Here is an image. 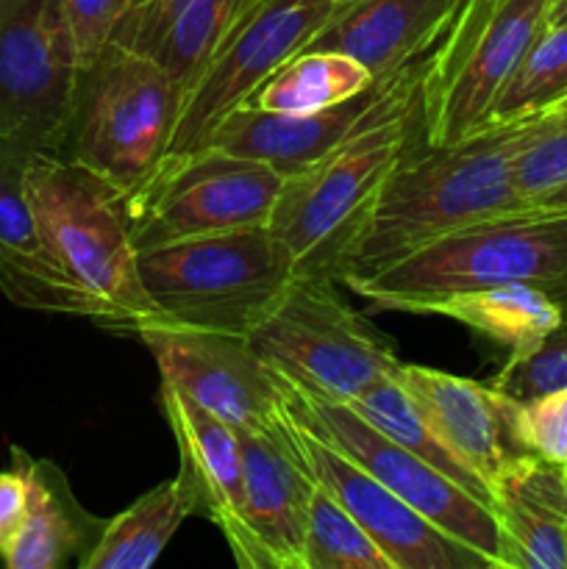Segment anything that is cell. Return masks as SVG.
<instances>
[{
  "mask_svg": "<svg viewBox=\"0 0 567 569\" xmlns=\"http://www.w3.org/2000/svg\"><path fill=\"white\" fill-rule=\"evenodd\" d=\"M284 187L281 172L206 144L192 153H167L126 198L137 250L267 228Z\"/></svg>",
  "mask_w": 567,
  "mask_h": 569,
  "instance_id": "9c48e42d",
  "label": "cell"
},
{
  "mask_svg": "<svg viewBox=\"0 0 567 569\" xmlns=\"http://www.w3.org/2000/svg\"><path fill=\"white\" fill-rule=\"evenodd\" d=\"M339 0H253L183 94L167 153H192L270 72L306 50ZM165 153V156H167Z\"/></svg>",
  "mask_w": 567,
  "mask_h": 569,
  "instance_id": "7c38bea8",
  "label": "cell"
},
{
  "mask_svg": "<svg viewBox=\"0 0 567 569\" xmlns=\"http://www.w3.org/2000/svg\"><path fill=\"white\" fill-rule=\"evenodd\" d=\"M398 381L445 448L476 472L489 492L500 472L526 456L515 433L517 400L506 398L493 383L404 361L398 367Z\"/></svg>",
  "mask_w": 567,
  "mask_h": 569,
  "instance_id": "e0dca14e",
  "label": "cell"
},
{
  "mask_svg": "<svg viewBox=\"0 0 567 569\" xmlns=\"http://www.w3.org/2000/svg\"><path fill=\"white\" fill-rule=\"evenodd\" d=\"M306 569H398L376 539L315 478L306 511Z\"/></svg>",
  "mask_w": 567,
  "mask_h": 569,
  "instance_id": "83f0119b",
  "label": "cell"
},
{
  "mask_svg": "<svg viewBox=\"0 0 567 569\" xmlns=\"http://www.w3.org/2000/svg\"><path fill=\"white\" fill-rule=\"evenodd\" d=\"M561 100H567V26H545L506 81L487 122L539 114Z\"/></svg>",
  "mask_w": 567,
  "mask_h": 569,
  "instance_id": "f1b7e54d",
  "label": "cell"
},
{
  "mask_svg": "<svg viewBox=\"0 0 567 569\" xmlns=\"http://www.w3.org/2000/svg\"><path fill=\"white\" fill-rule=\"evenodd\" d=\"M461 0H339L306 48L337 50L387 78L434 48Z\"/></svg>",
  "mask_w": 567,
  "mask_h": 569,
  "instance_id": "ac0fdd59",
  "label": "cell"
},
{
  "mask_svg": "<svg viewBox=\"0 0 567 569\" xmlns=\"http://www.w3.org/2000/svg\"><path fill=\"white\" fill-rule=\"evenodd\" d=\"M287 398L295 415L311 431H317L334 448L350 456L356 465L365 467L372 478H378L389 492L398 495L417 515L426 517L431 526L448 533L450 539H456V542L467 545L478 556H484L493 565V569H506L498 520H495L493 509L487 503L472 498L467 489L450 481L437 467L417 459L415 453H409L398 442L384 437L378 428L361 420L348 403L311 398V395H304L289 387Z\"/></svg>",
  "mask_w": 567,
  "mask_h": 569,
  "instance_id": "8fae6325",
  "label": "cell"
},
{
  "mask_svg": "<svg viewBox=\"0 0 567 569\" xmlns=\"http://www.w3.org/2000/svg\"><path fill=\"white\" fill-rule=\"evenodd\" d=\"M417 142H422V94L284 178L267 231L287 250L295 276L339 283L389 172Z\"/></svg>",
  "mask_w": 567,
  "mask_h": 569,
  "instance_id": "3957f363",
  "label": "cell"
},
{
  "mask_svg": "<svg viewBox=\"0 0 567 569\" xmlns=\"http://www.w3.org/2000/svg\"><path fill=\"white\" fill-rule=\"evenodd\" d=\"M22 187L44 242L89 303V320L122 333L161 320L159 306L142 287L139 250L120 189L48 153L28 159Z\"/></svg>",
  "mask_w": 567,
  "mask_h": 569,
  "instance_id": "277c9868",
  "label": "cell"
},
{
  "mask_svg": "<svg viewBox=\"0 0 567 569\" xmlns=\"http://www.w3.org/2000/svg\"><path fill=\"white\" fill-rule=\"evenodd\" d=\"M242 450V569H306V511L315 476L295 442L289 411L259 431H237Z\"/></svg>",
  "mask_w": 567,
  "mask_h": 569,
  "instance_id": "9a60e30c",
  "label": "cell"
},
{
  "mask_svg": "<svg viewBox=\"0 0 567 569\" xmlns=\"http://www.w3.org/2000/svg\"><path fill=\"white\" fill-rule=\"evenodd\" d=\"M515 433L523 450L561 467L567 461V389L523 400L515 409Z\"/></svg>",
  "mask_w": 567,
  "mask_h": 569,
  "instance_id": "1f68e13d",
  "label": "cell"
},
{
  "mask_svg": "<svg viewBox=\"0 0 567 569\" xmlns=\"http://www.w3.org/2000/svg\"><path fill=\"white\" fill-rule=\"evenodd\" d=\"M253 0H137L111 42L145 56L183 94Z\"/></svg>",
  "mask_w": 567,
  "mask_h": 569,
  "instance_id": "ffe728a7",
  "label": "cell"
},
{
  "mask_svg": "<svg viewBox=\"0 0 567 569\" xmlns=\"http://www.w3.org/2000/svg\"><path fill=\"white\" fill-rule=\"evenodd\" d=\"M417 315H442L461 322L478 337L509 350V356L537 348L565 320L559 300L534 283H504L448 295L426 303Z\"/></svg>",
  "mask_w": 567,
  "mask_h": 569,
  "instance_id": "cb8c5ba5",
  "label": "cell"
},
{
  "mask_svg": "<svg viewBox=\"0 0 567 569\" xmlns=\"http://www.w3.org/2000/svg\"><path fill=\"white\" fill-rule=\"evenodd\" d=\"M28 511V481L14 465L0 470V550L11 542Z\"/></svg>",
  "mask_w": 567,
  "mask_h": 569,
  "instance_id": "836d02e7",
  "label": "cell"
},
{
  "mask_svg": "<svg viewBox=\"0 0 567 569\" xmlns=\"http://www.w3.org/2000/svg\"><path fill=\"white\" fill-rule=\"evenodd\" d=\"M31 156L33 153H28L26 148H20V144L11 142L9 137L0 133V192H3L9 183L20 181Z\"/></svg>",
  "mask_w": 567,
  "mask_h": 569,
  "instance_id": "e575fe53",
  "label": "cell"
},
{
  "mask_svg": "<svg viewBox=\"0 0 567 569\" xmlns=\"http://www.w3.org/2000/svg\"><path fill=\"white\" fill-rule=\"evenodd\" d=\"M534 206H545V209H567V183L565 187H559L556 192H550L548 198H543L539 203Z\"/></svg>",
  "mask_w": 567,
  "mask_h": 569,
  "instance_id": "d590c367",
  "label": "cell"
},
{
  "mask_svg": "<svg viewBox=\"0 0 567 569\" xmlns=\"http://www.w3.org/2000/svg\"><path fill=\"white\" fill-rule=\"evenodd\" d=\"M195 515V500L181 476L133 500L128 509L106 520L103 533L81 569H148L159 561L181 522Z\"/></svg>",
  "mask_w": 567,
  "mask_h": 569,
  "instance_id": "d4e9b609",
  "label": "cell"
},
{
  "mask_svg": "<svg viewBox=\"0 0 567 569\" xmlns=\"http://www.w3.org/2000/svg\"><path fill=\"white\" fill-rule=\"evenodd\" d=\"M133 3H137V0H133Z\"/></svg>",
  "mask_w": 567,
  "mask_h": 569,
  "instance_id": "f35d334b",
  "label": "cell"
},
{
  "mask_svg": "<svg viewBox=\"0 0 567 569\" xmlns=\"http://www.w3.org/2000/svg\"><path fill=\"white\" fill-rule=\"evenodd\" d=\"M561 478H565V483H567V461H565V465H561Z\"/></svg>",
  "mask_w": 567,
  "mask_h": 569,
  "instance_id": "74e56055",
  "label": "cell"
},
{
  "mask_svg": "<svg viewBox=\"0 0 567 569\" xmlns=\"http://www.w3.org/2000/svg\"><path fill=\"white\" fill-rule=\"evenodd\" d=\"M0 289L22 309L92 317L83 295L44 242L22 178L0 192Z\"/></svg>",
  "mask_w": 567,
  "mask_h": 569,
  "instance_id": "603a6c76",
  "label": "cell"
},
{
  "mask_svg": "<svg viewBox=\"0 0 567 569\" xmlns=\"http://www.w3.org/2000/svg\"><path fill=\"white\" fill-rule=\"evenodd\" d=\"M559 106L487 122L450 144L417 142L389 172L348 270H370L450 231L526 209L515 170L523 150L559 117Z\"/></svg>",
  "mask_w": 567,
  "mask_h": 569,
  "instance_id": "6da1fadb",
  "label": "cell"
},
{
  "mask_svg": "<svg viewBox=\"0 0 567 569\" xmlns=\"http://www.w3.org/2000/svg\"><path fill=\"white\" fill-rule=\"evenodd\" d=\"M376 78L365 64L337 50H300L253 89L245 103L267 111H320L356 98Z\"/></svg>",
  "mask_w": 567,
  "mask_h": 569,
  "instance_id": "484cf974",
  "label": "cell"
},
{
  "mask_svg": "<svg viewBox=\"0 0 567 569\" xmlns=\"http://www.w3.org/2000/svg\"><path fill=\"white\" fill-rule=\"evenodd\" d=\"M248 339L289 389L334 403H350L400 367L392 339L320 278L295 276L256 317Z\"/></svg>",
  "mask_w": 567,
  "mask_h": 569,
  "instance_id": "5b68a950",
  "label": "cell"
},
{
  "mask_svg": "<svg viewBox=\"0 0 567 569\" xmlns=\"http://www.w3.org/2000/svg\"><path fill=\"white\" fill-rule=\"evenodd\" d=\"M131 6L133 0H61L83 70L92 67L100 59V53L109 48L117 26Z\"/></svg>",
  "mask_w": 567,
  "mask_h": 569,
  "instance_id": "d6a6232c",
  "label": "cell"
},
{
  "mask_svg": "<svg viewBox=\"0 0 567 569\" xmlns=\"http://www.w3.org/2000/svg\"><path fill=\"white\" fill-rule=\"evenodd\" d=\"M348 406L361 417V420H367L372 428H378L384 437L398 442L400 448L415 453L417 459L437 467V470L445 472L450 481H456L461 489H467L472 498H478L481 503H487L489 509H493V492H489L487 483H484L476 472L467 470V467L445 448L442 439H439L437 433L431 431V426L422 420L415 400L409 398L404 383L398 381V372L372 383L370 389H365V392L356 400H350Z\"/></svg>",
  "mask_w": 567,
  "mask_h": 569,
  "instance_id": "4316f807",
  "label": "cell"
},
{
  "mask_svg": "<svg viewBox=\"0 0 567 569\" xmlns=\"http://www.w3.org/2000/svg\"><path fill=\"white\" fill-rule=\"evenodd\" d=\"M489 383L517 403L567 389V315L537 348L509 356Z\"/></svg>",
  "mask_w": 567,
  "mask_h": 569,
  "instance_id": "f546056e",
  "label": "cell"
},
{
  "mask_svg": "<svg viewBox=\"0 0 567 569\" xmlns=\"http://www.w3.org/2000/svg\"><path fill=\"white\" fill-rule=\"evenodd\" d=\"M133 337L156 359L161 383H170L233 431L272 426L287 406V387L261 361L248 333L211 331L161 317L145 322Z\"/></svg>",
  "mask_w": 567,
  "mask_h": 569,
  "instance_id": "4fadbf2b",
  "label": "cell"
},
{
  "mask_svg": "<svg viewBox=\"0 0 567 569\" xmlns=\"http://www.w3.org/2000/svg\"><path fill=\"white\" fill-rule=\"evenodd\" d=\"M517 192L528 206L567 183V100L559 117L517 159Z\"/></svg>",
  "mask_w": 567,
  "mask_h": 569,
  "instance_id": "4dcf8cb0",
  "label": "cell"
},
{
  "mask_svg": "<svg viewBox=\"0 0 567 569\" xmlns=\"http://www.w3.org/2000/svg\"><path fill=\"white\" fill-rule=\"evenodd\" d=\"M83 67L61 0H0V133L61 156Z\"/></svg>",
  "mask_w": 567,
  "mask_h": 569,
  "instance_id": "30bf717a",
  "label": "cell"
},
{
  "mask_svg": "<svg viewBox=\"0 0 567 569\" xmlns=\"http://www.w3.org/2000/svg\"><path fill=\"white\" fill-rule=\"evenodd\" d=\"M289 422L295 442L309 465L311 476L348 509V515L370 533L378 548L395 561L398 569H481L493 567L484 556L456 542L448 533L417 515L395 492H389L378 478L350 456L334 448L328 439L311 431L292 411L287 398Z\"/></svg>",
  "mask_w": 567,
  "mask_h": 569,
  "instance_id": "2e32d148",
  "label": "cell"
},
{
  "mask_svg": "<svg viewBox=\"0 0 567 569\" xmlns=\"http://www.w3.org/2000/svg\"><path fill=\"white\" fill-rule=\"evenodd\" d=\"M426 56L395 76L376 78L365 92L342 100L331 109L292 114V111L256 109L248 103L237 106L217 122L206 144H215L226 153L242 156V159L265 161L284 178L295 176L331 153L334 148L348 142L370 122L420 98Z\"/></svg>",
  "mask_w": 567,
  "mask_h": 569,
  "instance_id": "5bb4252c",
  "label": "cell"
},
{
  "mask_svg": "<svg viewBox=\"0 0 567 569\" xmlns=\"http://www.w3.org/2000/svg\"><path fill=\"white\" fill-rule=\"evenodd\" d=\"M11 465L28 481V511L11 542L0 550L9 569L81 567L103 533L106 520L78 503L64 472L11 445Z\"/></svg>",
  "mask_w": 567,
  "mask_h": 569,
  "instance_id": "7402d4cb",
  "label": "cell"
},
{
  "mask_svg": "<svg viewBox=\"0 0 567 569\" xmlns=\"http://www.w3.org/2000/svg\"><path fill=\"white\" fill-rule=\"evenodd\" d=\"M339 283L372 309L417 315L426 303L470 289L534 283L567 315V209L526 206L406 250L387 264L350 270Z\"/></svg>",
  "mask_w": 567,
  "mask_h": 569,
  "instance_id": "7a4b0ae2",
  "label": "cell"
},
{
  "mask_svg": "<svg viewBox=\"0 0 567 569\" xmlns=\"http://www.w3.org/2000/svg\"><path fill=\"white\" fill-rule=\"evenodd\" d=\"M181 92L159 64L109 42L83 70L76 114L59 159L131 194L170 148Z\"/></svg>",
  "mask_w": 567,
  "mask_h": 569,
  "instance_id": "52a82bcc",
  "label": "cell"
},
{
  "mask_svg": "<svg viewBox=\"0 0 567 569\" xmlns=\"http://www.w3.org/2000/svg\"><path fill=\"white\" fill-rule=\"evenodd\" d=\"M548 26H567V0H554V6H550Z\"/></svg>",
  "mask_w": 567,
  "mask_h": 569,
  "instance_id": "8d00e7d4",
  "label": "cell"
},
{
  "mask_svg": "<svg viewBox=\"0 0 567 569\" xmlns=\"http://www.w3.org/2000/svg\"><path fill=\"white\" fill-rule=\"evenodd\" d=\"M506 569H567V483L561 467L526 453L493 483Z\"/></svg>",
  "mask_w": 567,
  "mask_h": 569,
  "instance_id": "44dd1931",
  "label": "cell"
},
{
  "mask_svg": "<svg viewBox=\"0 0 567 569\" xmlns=\"http://www.w3.org/2000/svg\"><path fill=\"white\" fill-rule=\"evenodd\" d=\"M139 276L165 320L248 333L295 264L267 228H242L139 250Z\"/></svg>",
  "mask_w": 567,
  "mask_h": 569,
  "instance_id": "8992f818",
  "label": "cell"
},
{
  "mask_svg": "<svg viewBox=\"0 0 567 569\" xmlns=\"http://www.w3.org/2000/svg\"><path fill=\"white\" fill-rule=\"evenodd\" d=\"M161 411L176 437L181 467L178 476L195 500V515L215 522L228 548L242 542L245 520V476L239 437L228 422L209 415L183 398L170 383H161Z\"/></svg>",
  "mask_w": 567,
  "mask_h": 569,
  "instance_id": "d6986e66",
  "label": "cell"
},
{
  "mask_svg": "<svg viewBox=\"0 0 567 569\" xmlns=\"http://www.w3.org/2000/svg\"><path fill=\"white\" fill-rule=\"evenodd\" d=\"M554 0L456 9L426 56L422 144H450L487 126L498 94L545 31Z\"/></svg>",
  "mask_w": 567,
  "mask_h": 569,
  "instance_id": "ba28073f",
  "label": "cell"
}]
</instances>
